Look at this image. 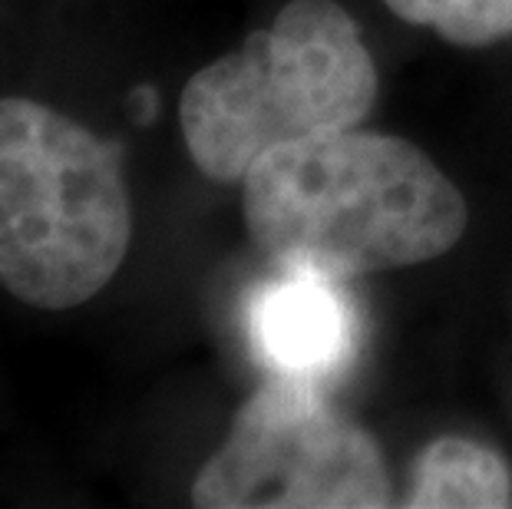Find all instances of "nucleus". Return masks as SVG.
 Returning <instances> with one entry per match:
<instances>
[{"label":"nucleus","instance_id":"obj_1","mask_svg":"<svg viewBox=\"0 0 512 509\" xmlns=\"http://www.w3.org/2000/svg\"><path fill=\"white\" fill-rule=\"evenodd\" d=\"M242 189L258 252L337 281L433 262L466 232V199L437 162L357 126L261 156Z\"/></svg>","mask_w":512,"mask_h":509},{"label":"nucleus","instance_id":"obj_2","mask_svg":"<svg viewBox=\"0 0 512 509\" xmlns=\"http://www.w3.org/2000/svg\"><path fill=\"white\" fill-rule=\"evenodd\" d=\"M377 67L361 27L334 0H291L275 24L185 83L179 119L192 162L215 182H242L275 149L361 126Z\"/></svg>","mask_w":512,"mask_h":509},{"label":"nucleus","instance_id":"obj_3","mask_svg":"<svg viewBox=\"0 0 512 509\" xmlns=\"http://www.w3.org/2000/svg\"><path fill=\"white\" fill-rule=\"evenodd\" d=\"M133 242L123 159L76 119L0 100V285L43 311L110 285Z\"/></svg>","mask_w":512,"mask_h":509},{"label":"nucleus","instance_id":"obj_4","mask_svg":"<svg viewBox=\"0 0 512 509\" xmlns=\"http://www.w3.org/2000/svg\"><path fill=\"white\" fill-rule=\"evenodd\" d=\"M205 509H377L390 473L370 433L321 387L271 377L235 414L192 483Z\"/></svg>","mask_w":512,"mask_h":509},{"label":"nucleus","instance_id":"obj_5","mask_svg":"<svg viewBox=\"0 0 512 509\" xmlns=\"http://www.w3.org/2000/svg\"><path fill=\"white\" fill-rule=\"evenodd\" d=\"M245 334L271 377L321 387L354 364L361 314L344 281L311 268H278L245 298Z\"/></svg>","mask_w":512,"mask_h":509},{"label":"nucleus","instance_id":"obj_6","mask_svg":"<svg viewBox=\"0 0 512 509\" xmlns=\"http://www.w3.org/2000/svg\"><path fill=\"white\" fill-rule=\"evenodd\" d=\"M509 500L512 483L506 463L473 440H433L413 463L407 490V506L413 509H499L509 506Z\"/></svg>","mask_w":512,"mask_h":509},{"label":"nucleus","instance_id":"obj_7","mask_svg":"<svg viewBox=\"0 0 512 509\" xmlns=\"http://www.w3.org/2000/svg\"><path fill=\"white\" fill-rule=\"evenodd\" d=\"M400 20L433 27L456 47H486L512 34V0H384Z\"/></svg>","mask_w":512,"mask_h":509}]
</instances>
